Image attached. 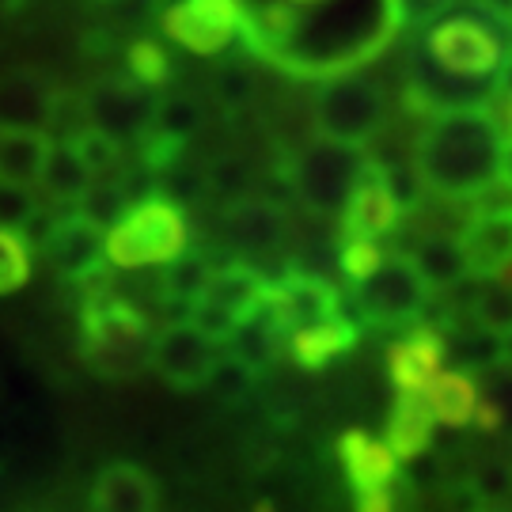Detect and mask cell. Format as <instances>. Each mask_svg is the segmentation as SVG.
I'll return each instance as SVG.
<instances>
[{"instance_id":"3957f363","label":"cell","mask_w":512,"mask_h":512,"mask_svg":"<svg viewBox=\"0 0 512 512\" xmlns=\"http://www.w3.org/2000/svg\"><path fill=\"white\" fill-rule=\"evenodd\" d=\"M80 300V357L103 380H133L148 372L152 361V334L145 308L133 296L118 293L99 281L84 285Z\"/></svg>"},{"instance_id":"cb8c5ba5","label":"cell","mask_w":512,"mask_h":512,"mask_svg":"<svg viewBox=\"0 0 512 512\" xmlns=\"http://www.w3.org/2000/svg\"><path fill=\"white\" fill-rule=\"evenodd\" d=\"M50 148V129H0V186L35 190L50 160Z\"/></svg>"},{"instance_id":"1f68e13d","label":"cell","mask_w":512,"mask_h":512,"mask_svg":"<svg viewBox=\"0 0 512 512\" xmlns=\"http://www.w3.org/2000/svg\"><path fill=\"white\" fill-rule=\"evenodd\" d=\"M126 65H129V76L137 84H145V88H160L167 80V73H171L167 50L156 46V42H133L126 54Z\"/></svg>"},{"instance_id":"836d02e7","label":"cell","mask_w":512,"mask_h":512,"mask_svg":"<svg viewBox=\"0 0 512 512\" xmlns=\"http://www.w3.org/2000/svg\"><path fill=\"white\" fill-rule=\"evenodd\" d=\"M482 376H486L482 395L501 410V429H512V368L497 361V365L486 368Z\"/></svg>"},{"instance_id":"2e32d148","label":"cell","mask_w":512,"mask_h":512,"mask_svg":"<svg viewBox=\"0 0 512 512\" xmlns=\"http://www.w3.org/2000/svg\"><path fill=\"white\" fill-rule=\"evenodd\" d=\"M399 220H403V205L387 183L384 167L368 156L357 183L349 190L346 205L338 209L342 239H376L380 243L391 232H399Z\"/></svg>"},{"instance_id":"4316f807","label":"cell","mask_w":512,"mask_h":512,"mask_svg":"<svg viewBox=\"0 0 512 512\" xmlns=\"http://www.w3.org/2000/svg\"><path fill=\"white\" fill-rule=\"evenodd\" d=\"M410 258H414L418 274L429 281V289H437V293H444V289H452V285L471 277L467 274V258L459 251V239L425 236L418 247L410 251Z\"/></svg>"},{"instance_id":"7a4b0ae2","label":"cell","mask_w":512,"mask_h":512,"mask_svg":"<svg viewBox=\"0 0 512 512\" xmlns=\"http://www.w3.org/2000/svg\"><path fill=\"white\" fill-rule=\"evenodd\" d=\"M494 107L497 103H478L425 114L414 145V171L425 194H437L444 202H467L494 183L505 148Z\"/></svg>"},{"instance_id":"484cf974","label":"cell","mask_w":512,"mask_h":512,"mask_svg":"<svg viewBox=\"0 0 512 512\" xmlns=\"http://www.w3.org/2000/svg\"><path fill=\"white\" fill-rule=\"evenodd\" d=\"M425 399L437 425L448 429H467L478 414L482 403V387H478L475 372H463V368H440L437 376L425 384Z\"/></svg>"},{"instance_id":"f546056e","label":"cell","mask_w":512,"mask_h":512,"mask_svg":"<svg viewBox=\"0 0 512 512\" xmlns=\"http://www.w3.org/2000/svg\"><path fill=\"white\" fill-rule=\"evenodd\" d=\"M205 186H209L213 198H224L220 205H232L251 194V167L243 164V160H232V156L213 160L209 171H205Z\"/></svg>"},{"instance_id":"d4e9b609","label":"cell","mask_w":512,"mask_h":512,"mask_svg":"<svg viewBox=\"0 0 512 512\" xmlns=\"http://www.w3.org/2000/svg\"><path fill=\"white\" fill-rule=\"evenodd\" d=\"M437 418L429 410L425 391H395V403L387 414V444L399 459H418L433 448Z\"/></svg>"},{"instance_id":"8fae6325","label":"cell","mask_w":512,"mask_h":512,"mask_svg":"<svg viewBox=\"0 0 512 512\" xmlns=\"http://www.w3.org/2000/svg\"><path fill=\"white\" fill-rule=\"evenodd\" d=\"M478 103H497L494 76H456L440 69L425 50H410L403 69V107L410 114H437L448 107H478Z\"/></svg>"},{"instance_id":"9c48e42d","label":"cell","mask_w":512,"mask_h":512,"mask_svg":"<svg viewBox=\"0 0 512 512\" xmlns=\"http://www.w3.org/2000/svg\"><path fill=\"white\" fill-rule=\"evenodd\" d=\"M220 357H224V342H217L209 330H202L186 315V319L156 327L148 368L175 391H194L213 380Z\"/></svg>"},{"instance_id":"603a6c76","label":"cell","mask_w":512,"mask_h":512,"mask_svg":"<svg viewBox=\"0 0 512 512\" xmlns=\"http://www.w3.org/2000/svg\"><path fill=\"white\" fill-rule=\"evenodd\" d=\"M160 490L145 467L107 463L92 486V512H156Z\"/></svg>"},{"instance_id":"ab89813d","label":"cell","mask_w":512,"mask_h":512,"mask_svg":"<svg viewBox=\"0 0 512 512\" xmlns=\"http://www.w3.org/2000/svg\"><path fill=\"white\" fill-rule=\"evenodd\" d=\"M501 365H509L512 368V330L501 338Z\"/></svg>"},{"instance_id":"ffe728a7","label":"cell","mask_w":512,"mask_h":512,"mask_svg":"<svg viewBox=\"0 0 512 512\" xmlns=\"http://www.w3.org/2000/svg\"><path fill=\"white\" fill-rule=\"evenodd\" d=\"M57 99L61 92L38 69L0 73V129H50Z\"/></svg>"},{"instance_id":"ba28073f","label":"cell","mask_w":512,"mask_h":512,"mask_svg":"<svg viewBox=\"0 0 512 512\" xmlns=\"http://www.w3.org/2000/svg\"><path fill=\"white\" fill-rule=\"evenodd\" d=\"M311 126L319 137L365 148L384 129V95L353 73L323 76L311 95Z\"/></svg>"},{"instance_id":"d590c367","label":"cell","mask_w":512,"mask_h":512,"mask_svg":"<svg viewBox=\"0 0 512 512\" xmlns=\"http://www.w3.org/2000/svg\"><path fill=\"white\" fill-rule=\"evenodd\" d=\"M403 486V482H399ZM395 486V490H399ZM395 490H376V494L353 497V512H399V494Z\"/></svg>"},{"instance_id":"f35d334b","label":"cell","mask_w":512,"mask_h":512,"mask_svg":"<svg viewBox=\"0 0 512 512\" xmlns=\"http://www.w3.org/2000/svg\"><path fill=\"white\" fill-rule=\"evenodd\" d=\"M497 179H505L512 186V141H505V148H501V171H497Z\"/></svg>"},{"instance_id":"52a82bcc","label":"cell","mask_w":512,"mask_h":512,"mask_svg":"<svg viewBox=\"0 0 512 512\" xmlns=\"http://www.w3.org/2000/svg\"><path fill=\"white\" fill-rule=\"evenodd\" d=\"M353 304L368 327H406L429 311V281L418 274L406 251H391L365 281L353 285Z\"/></svg>"},{"instance_id":"b9f144b4","label":"cell","mask_w":512,"mask_h":512,"mask_svg":"<svg viewBox=\"0 0 512 512\" xmlns=\"http://www.w3.org/2000/svg\"><path fill=\"white\" fill-rule=\"evenodd\" d=\"M478 512H512V509H505V505H482Z\"/></svg>"},{"instance_id":"5bb4252c","label":"cell","mask_w":512,"mask_h":512,"mask_svg":"<svg viewBox=\"0 0 512 512\" xmlns=\"http://www.w3.org/2000/svg\"><path fill=\"white\" fill-rule=\"evenodd\" d=\"M266 311L274 315V323L281 327L285 342L289 334L304 327H315L330 315L346 311L342 293L330 285L323 274H311V270H285L281 277L270 281V296H266Z\"/></svg>"},{"instance_id":"ac0fdd59","label":"cell","mask_w":512,"mask_h":512,"mask_svg":"<svg viewBox=\"0 0 512 512\" xmlns=\"http://www.w3.org/2000/svg\"><path fill=\"white\" fill-rule=\"evenodd\" d=\"M338 463H342V475L353 497L376 494V490H395L403 482L399 471V456L395 448L380 440L368 429H349L338 440Z\"/></svg>"},{"instance_id":"60d3db41","label":"cell","mask_w":512,"mask_h":512,"mask_svg":"<svg viewBox=\"0 0 512 512\" xmlns=\"http://www.w3.org/2000/svg\"><path fill=\"white\" fill-rule=\"evenodd\" d=\"M505 126H509V137H512V95H509V107H505Z\"/></svg>"},{"instance_id":"8d00e7d4","label":"cell","mask_w":512,"mask_h":512,"mask_svg":"<svg viewBox=\"0 0 512 512\" xmlns=\"http://www.w3.org/2000/svg\"><path fill=\"white\" fill-rule=\"evenodd\" d=\"M478 8L486 12L490 19H497V23H505V27H512V0H475Z\"/></svg>"},{"instance_id":"e0dca14e","label":"cell","mask_w":512,"mask_h":512,"mask_svg":"<svg viewBox=\"0 0 512 512\" xmlns=\"http://www.w3.org/2000/svg\"><path fill=\"white\" fill-rule=\"evenodd\" d=\"M220 232H224V243L236 251V258H266L285 247L289 217H285L281 202H274V198L247 194L239 202L224 205Z\"/></svg>"},{"instance_id":"74e56055","label":"cell","mask_w":512,"mask_h":512,"mask_svg":"<svg viewBox=\"0 0 512 512\" xmlns=\"http://www.w3.org/2000/svg\"><path fill=\"white\" fill-rule=\"evenodd\" d=\"M494 88H497V99H509L512 95V54L501 57V65H497L494 73Z\"/></svg>"},{"instance_id":"4fadbf2b","label":"cell","mask_w":512,"mask_h":512,"mask_svg":"<svg viewBox=\"0 0 512 512\" xmlns=\"http://www.w3.org/2000/svg\"><path fill=\"white\" fill-rule=\"evenodd\" d=\"M152 88L137 84L133 76H122V80H99L92 92L84 95V129H95L118 145H129V141H141L148 129V118H152Z\"/></svg>"},{"instance_id":"4dcf8cb0","label":"cell","mask_w":512,"mask_h":512,"mask_svg":"<svg viewBox=\"0 0 512 512\" xmlns=\"http://www.w3.org/2000/svg\"><path fill=\"white\" fill-rule=\"evenodd\" d=\"M467 490L475 494L478 505H505L512 497V463L509 459H486L471 475Z\"/></svg>"},{"instance_id":"83f0119b","label":"cell","mask_w":512,"mask_h":512,"mask_svg":"<svg viewBox=\"0 0 512 512\" xmlns=\"http://www.w3.org/2000/svg\"><path fill=\"white\" fill-rule=\"evenodd\" d=\"M35 266V243L23 228L0 224V296L16 293L27 285Z\"/></svg>"},{"instance_id":"44dd1931","label":"cell","mask_w":512,"mask_h":512,"mask_svg":"<svg viewBox=\"0 0 512 512\" xmlns=\"http://www.w3.org/2000/svg\"><path fill=\"white\" fill-rule=\"evenodd\" d=\"M357 342H361V319L338 311V315H330V319L315 323V327H304V330H296V334H289L285 353H289L304 372H323V368H330L338 357L353 353Z\"/></svg>"},{"instance_id":"30bf717a","label":"cell","mask_w":512,"mask_h":512,"mask_svg":"<svg viewBox=\"0 0 512 512\" xmlns=\"http://www.w3.org/2000/svg\"><path fill=\"white\" fill-rule=\"evenodd\" d=\"M42 251L61 281H73L84 289V285L99 281L103 266H107V224L84 209L57 213L46 220Z\"/></svg>"},{"instance_id":"7c38bea8","label":"cell","mask_w":512,"mask_h":512,"mask_svg":"<svg viewBox=\"0 0 512 512\" xmlns=\"http://www.w3.org/2000/svg\"><path fill=\"white\" fill-rule=\"evenodd\" d=\"M421 50L437 61L440 69L456 76H494L505 46L497 35L475 16H448L425 31Z\"/></svg>"},{"instance_id":"d6a6232c","label":"cell","mask_w":512,"mask_h":512,"mask_svg":"<svg viewBox=\"0 0 512 512\" xmlns=\"http://www.w3.org/2000/svg\"><path fill=\"white\" fill-rule=\"evenodd\" d=\"M380 243L376 239H342V247H338V270L346 277L349 285H357V281H365L376 266H380Z\"/></svg>"},{"instance_id":"277c9868","label":"cell","mask_w":512,"mask_h":512,"mask_svg":"<svg viewBox=\"0 0 512 512\" xmlns=\"http://www.w3.org/2000/svg\"><path fill=\"white\" fill-rule=\"evenodd\" d=\"M190 251L186 209L167 194H145L107 224V262L122 270H160Z\"/></svg>"},{"instance_id":"d6986e66","label":"cell","mask_w":512,"mask_h":512,"mask_svg":"<svg viewBox=\"0 0 512 512\" xmlns=\"http://www.w3.org/2000/svg\"><path fill=\"white\" fill-rule=\"evenodd\" d=\"M448 361V338L437 323L418 319L395 346L387 349V380L395 391H425V384L437 376Z\"/></svg>"},{"instance_id":"9a60e30c","label":"cell","mask_w":512,"mask_h":512,"mask_svg":"<svg viewBox=\"0 0 512 512\" xmlns=\"http://www.w3.org/2000/svg\"><path fill=\"white\" fill-rule=\"evenodd\" d=\"M160 27L190 54H220L239 38V0H175L160 16Z\"/></svg>"},{"instance_id":"6da1fadb","label":"cell","mask_w":512,"mask_h":512,"mask_svg":"<svg viewBox=\"0 0 512 512\" xmlns=\"http://www.w3.org/2000/svg\"><path fill=\"white\" fill-rule=\"evenodd\" d=\"M406 0H239L243 46L293 76H338L384 54Z\"/></svg>"},{"instance_id":"e575fe53","label":"cell","mask_w":512,"mask_h":512,"mask_svg":"<svg viewBox=\"0 0 512 512\" xmlns=\"http://www.w3.org/2000/svg\"><path fill=\"white\" fill-rule=\"evenodd\" d=\"M217 95L228 110L247 107L251 95H255V76L247 73L243 65H232V69H224V73L217 76Z\"/></svg>"},{"instance_id":"7bdbcfd3","label":"cell","mask_w":512,"mask_h":512,"mask_svg":"<svg viewBox=\"0 0 512 512\" xmlns=\"http://www.w3.org/2000/svg\"><path fill=\"white\" fill-rule=\"evenodd\" d=\"M425 4H444V0H425Z\"/></svg>"},{"instance_id":"8992f818","label":"cell","mask_w":512,"mask_h":512,"mask_svg":"<svg viewBox=\"0 0 512 512\" xmlns=\"http://www.w3.org/2000/svg\"><path fill=\"white\" fill-rule=\"evenodd\" d=\"M270 296V277L258 270L251 258H228L213 262V270L190 304V319L209 330L217 342H228V334L251 319Z\"/></svg>"},{"instance_id":"7402d4cb","label":"cell","mask_w":512,"mask_h":512,"mask_svg":"<svg viewBox=\"0 0 512 512\" xmlns=\"http://www.w3.org/2000/svg\"><path fill=\"white\" fill-rule=\"evenodd\" d=\"M459 251L467 258L471 277H494L512 262V209L478 213L459 232Z\"/></svg>"},{"instance_id":"5b68a950","label":"cell","mask_w":512,"mask_h":512,"mask_svg":"<svg viewBox=\"0 0 512 512\" xmlns=\"http://www.w3.org/2000/svg\"><path fill=\"white\" fill-rule=\"evenodd\" d=\"M368 152L361 145H342L330 137H311L308 145L281 156V183L315 217H338L349 190L357 183Z\"/></svg>"},{"instance_id":"f1b7e54d","label":"cell","mask_w":512,"mask_h":512,"mask_svg":"<svg viewBox=\"0 0 512 512\" xmlns=\"http://www.w3.org/2000/svg\"><path fill=\"white\" fill-rule=\"evenodd\" d=\"M452 330H456V338L448 346V357H456L463 372H486V368H494L501 361V338L497 334L482 327L463 330V319Z\"/></svg>"}]
</instances>
